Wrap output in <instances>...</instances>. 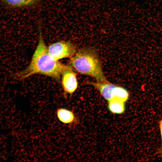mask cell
Listing matches in <instances>:
<instances>
[{"instance_id": "6da1fadb", "label": "cell", "mask_w": 162, "mask_h": 162, "mask_svg": "<svg viewBox=\"0 0 162 162\" xmlns=\"http://www.w3.org/2000/svg\"><path fill=\"white\" fill-rule=\"evenodd\" d=\"M41 28L39 23L38 42L30 63L22 70L11 74L14 79L21 80L34 74H40L60 81L62 74L68 65L56 60L49 53L43 38Z\"/></svg>"}, {"instance_id": "7a4b0ae2", "label": "cell", "mask_w": 162, "mask_h": 162, "mask_svg": "<svg viewBox=\"0 0 162 162\" xmlns=\"http://www.w3.org/2000/svg\"><path fill=\"white\" fill-rule=\"evenodd\" d=\"M76 72L89 76L97 82H108L104 74L98 54L94 48L84 47L71 58L69 64Z\"/></svg>"}, {"instance_id": "3957f363", "label": "cell", "mask_w": 162, "mask_h": 162, "mask_svg": "<svg viewBox=\"0 0 162 162\" xmlns=\"http://www.w3.org/2000/svg\"><path fill=\"white\" fill-rule=\"evenodd\" d=\"M47 48L50 55L58 61L63 58H71L76 52V46L69 41H59L51 44Z\"/></svg>"}, {"instance_id": "52a82bcc", "label": "cell", "mask_w": 162, "mask_h": 162, "mask_svg": "<svg viewBox=\"0 0 162 162\" xmlns=\"http://www.w3.org/2000/svg\"><path fill=\"white\" fill-rule=\"evenodd\" d=\"M6 5L13 8H22L35 6L41 0H0Z\"/></svg>"}, {"instance_id": "5b68a950", "label": "cell", "mask_w": 162, "mask_h": 162, "mask_svg": "<svg viewBox=\"0 0 162 162\" xmlns=\"http://www.w3.org/2000/svg\"><path fill=\"white\" fill-rule=\"evenodd\" d=\"M86 83L96 88L100 92L103 97L108 101L115 98L118 86L110 82H102L87 81Z\"/></svg>"}, {"instance_id": "9c48e42d", "label": "cell", "mask_w": 162, "mask_h": 162, "mask_svg": "<svg viewBox=\"0 0 162 162\" xmlns=\"http://www.w3.org/2000/svg\"><path fill=\"white\" fill-rule=\"evenodd\" d=\"M159 127L161 135V143L160 147L158 150V152L162 155V118L159 122Z\"/></svg>"}, {"instance_id": "8992f818", "label": "cell", "mask_w": 162, "mask_h": 162, "mask_svg": "<svg viewBox=\"0 0 162 162\" xmlns=\"http://www.w3.org/2000/svg\"><path fill=\"white\" fill-rule=\"evenodd\" d=\"M56 114L58 120L64 124H72L76 119L74 112L66 108H58L56 110Z\"/></svg>"}, {"instance_id": "277c9868", "label": "cell", "mask_w": 162, "mask_h": 162, "mask_svg": "<svg viewBox=\"0 0 162 162\" xmlns=\"http://www.w3.org/2000/svg\"><path fill=\"white\" fill-rule=\"evenodd\" d=\"M69 64L62 74V84L65 94H72L78 87L76 74Z\"/></svg>"}, {"instance_id": "ba28073f", "label": "cell", "mask_w": 162, "mask_h": 162, "mask_svg": "<svg viewBox=\"0 0 162 162\" xmlns=\"http://www.w3.org/2000/svg\"><path fill=\"white\" fill-rule=\"evenodd\" d=\"M108 107L110 112L116 114L123 113L125 109L124 102L117 99L109 101Z\"/></svg>"}]
</instances>
